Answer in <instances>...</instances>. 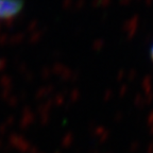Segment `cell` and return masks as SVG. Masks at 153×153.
<instances>
[{
	"label": "cell",
	"mask_w": 153,
	"mask_h": 153,
	"mask_svg": "<svg viewBox=\"0 0 153 153\" xmlns=\"http://www.w3.org/2000/svg\"><path fill=\"white\" fill-rule=\"evenodd\" d=\"M150 56H151V60L153 62V44L151 45V48H150Z\"/></svg>",
	"instance_id": "cell-2"
},
{
	"label": "cell",
	"mask_w": 153,
	"mask_h": 153,
	"mask_svg": "<svg viewBox=\"0 0 153 153\" xmlns=\"http://www.w3.org/2000/svg\"><path fill=\"white\" fill-rule=\"evenodd\" d=\"M24 7V0H0V20L14 18Z\"/></svg>",
	"instance_id": "cell-1"
}]
</instances>
